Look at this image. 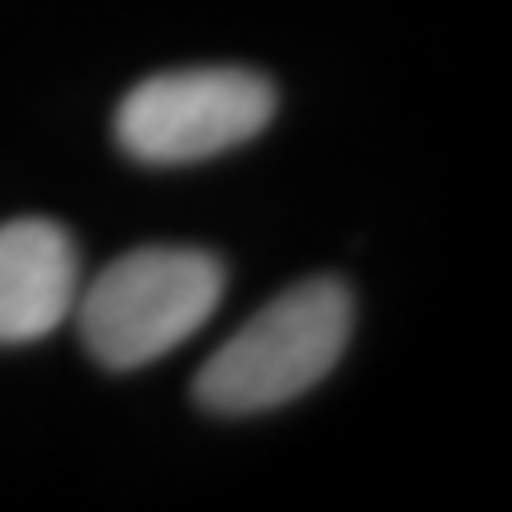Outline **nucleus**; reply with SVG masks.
<instances>
[{
    "label": "nucleus",
    "mask_w": 512,
    "mask_h": 512,
    "mask_svg": "<svg viewBox=\"0 0 512 512\" xmlns=\"http://www.w3.org/2000/svg\"><path fill=\"white\" fill-rule=\"evenodd\" d=\"M81 256L53 219L0 223V347L53 337L76 309Z\"/></svg>",
    "instance_id": "obj_4"
},
{
    "label": "nucleus",
    "mask_w": 512,
    "mask_h": 512,
    "mask_svg": "<svg viewBox=\"0 0 512 512\" xmlns=\"http://www.w3.org/2000/svg\"><path fill=\"white\" fill-rule=\"evenodd\" d=\"M275 81L247 67H181L143 76L114 110V143L143 166H190L261 138Z\"/></svg>",
    "instance_id": "obj_3"
},
{
    "label": "nucleus",
    "mask_w": 512,
    "mask_h": 512,
    "mask_svg": "<svg viewBox=\"0 0 512 512\" xmlns=\"http://www.w3.org/2000/svg\"><path fill=\"white\" fill-rule=\"evenodd\" d=\"M356 323L351 290L337 275L299 280L252 313L195 375V403L214 418H256L285 408L342 361Z\"/></svg>",
    "instance_id": "obj_1"
},
{
    "label": "nucleus",
    "mask_w": 512,
    "mask_h": 512,
    "mask_svg": "<svg viewBox=\"0 0 512 512\" xmlns=\"http://www.w3.org/2000/svg\"><path fill=\"white\" fill-rule=\"evenodd\" d=\"M228 271L204 247H138L76 294V332L105 370H143L214 318Z\"/></svg>",
    "instance_id": "obj_2"
}]
</instances>
